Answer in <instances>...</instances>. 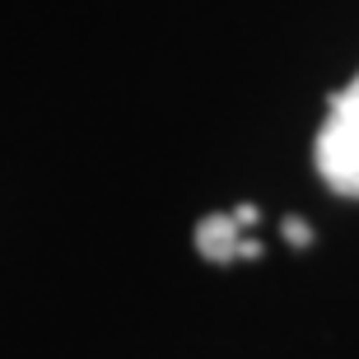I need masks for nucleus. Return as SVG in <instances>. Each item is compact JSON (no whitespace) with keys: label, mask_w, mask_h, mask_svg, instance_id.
Segmentation results:
<instances>
[{"label":"nucleus","mask_w":359,"mask_h":359,"mask_svg":"<svg viewBox=\"0 0 359 359\" xmlns=\"http://www.w3.org/2000/svg\"><path fill=\"white\" fill-rule=\"evenodd\" d=\"M313 168L336 196L359 201V70L332 93L322 112L313 135Z\"/></svg>","instance_id":"f257e3e1"},{"label":"nucleus","mask_w":359,"mask_h":359,"mask_svg":"<svg viewBox=\"0 0 359 359\" xmlns=\"http://www.w3.org/2000/svg\"><path fill=\"white\" fill-rule=\"evenodd\" d=\"M252 219V210H233V215H210L196 224V252L210 257V262H238V257H252L257 243L243 233V224Z\"/></svg>","instance_id":"f03ea898"}]
</instances>
